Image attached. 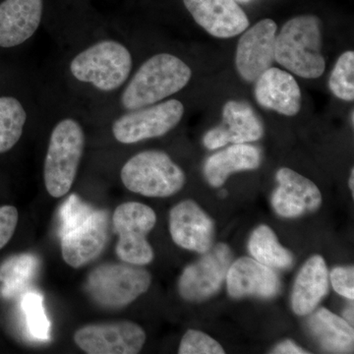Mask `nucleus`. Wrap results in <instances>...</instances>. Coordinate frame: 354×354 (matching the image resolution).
I'll return each instance as SVG.
<instances>
[{"instance_id": "obj_21", "label": "nucleus", "mask_w": 354, "mask_h": 354, "mask_svg": "<svg viewBox=\"0 0 354 354\" xmlns=\"http://www.w3.org/2000/svg\"><path fill=\"white\" fill-rule=\"evenodd\" d=\"M327 266L321 256L310 258L298 272L291 295V306L295 314L312 313L329 288Z\"/></svg>"}, {"instance_id": "obj_16", "label": "nucleus", "mask_w": 354, "mask_h": 354, "mask_svg": "<svg viewBox=\"0 0 354 354\" xmlns=\"http://www.w3.org/2000/svg\"><path fill=\"white\" fill-rule=\"evenodd\" d=\"M183 1L195 22L215 38H234L250 25L246 13L234 0Z\"/></svg>"}, {"instance_id": "obj_34", "label": "nucleus", "mask_w": 354, "mask_h": 354, "mask_svg": "<svg viewBox=\"0 0 354 354\" xmlns=\"http://www.w3.org/2000/svg\"><path fill=\"white\" fill-rule=\"evenodd\" d=\"M349 188H351V192H354V169H351V177H349Z\"/></svg>"}, {"instance_id": "obj_3", "label": "nucleus", "mask_w": 354, "mask_h": 354, "mask_svg": "<svg viewBox=\"0 0 354 354\" xmlns=\"http://www.w3.org/2000/svg\"><path fill=\"white\" fill-rule=\"evenodd\" d=\"M192 69L177 55L160 51L136 65L129 80L111 101L90 113L93 123L123 111L171 99L189 84Z\"/></svg>"}, {"instance_id": "obj_22", "label": "nucleus", "mask_w": 354, "mask_h": 354, "mask_svg": "<svg viewBox=\"0 0 354 354\" xmlns=\"http://www.w3.org/2000/svg\"><path fill=\"white\" fill-rule=\"evenodd\" d=\"M262 162L260 149L246 144H234L214 153L204 165V176L209 185L220 187L228 176L237 171H253Z\"/></svg>"}, {"instance_id": "obj_26", "label": "nucleus", "mask_w": 354, "mask_h": 354, "mask_svg": "<svg viewBox=\"0 0 354 354\" xmlns=\"http://www.w3.org/2000/svg\"><path fill=\"white\" fill-rule=\"evenodd\" d=\"M30 335L38 341H48L50 322L46 317L43 297L37 292L26 293L21 302Z\"/></svg>"}, {"instance_id": "obj_8", "label": "nucleus", "mask_w": 354, "mask_h": 354, "mask_svg": "<svg viewBox=\"0 0 354 354\" xmlns=\"http://www.w3.org/2000/svg\"><path fill=\"white\" fill-rule=\"evenodd\" d=\"M151 283L150 272L137 265L104 264L88 274L86 290L102 308L120 309L145 293Z\"/></svg>"}, {"instance_id": "obj_36", "label": "nucleus", "mask_w": 354, "mask_h": 354, "mask_svg": "<svg viewBox=\"0 0 354 354\" xmlns=\"http://www.w3.org/2000/svg\"><path fill=\"white\" fill-rule=\"evenodd\" d=\"M353 114H354V113H353V111H351V125H353V122H354V121H353Z\"/></svg>"}, {"instance_id": "obj_10", "label": "nucleus", "mask_w": 354, "mask_h": 354, "mask_svg": "<svg viewBox=\"0 0 354 354\" xmlns=\"http://www.w3.org/2000/svg\"><path fill=\"white\" fill-rule=\"evenodd\" d=\"M50 12L46 0H1L0 50H20L32 43Z\"/></svg>"}, {"instance_id": "obj_28", "label": "nucleus", "mask_w": 354, "mask_h": 354, "mask_svg": "<svg viewBox=\"0 0 354 354\" xmlns=\"http://www.w3.org/2000/svg\"><path fill=\"white\" fill-rule=\"evenodd\" d=\"M77 194H71L64 203L59 211V236H64L67 232L82 225L91 214L94 212Z\"/></svg>"}, {"instance_id": "obj_24", "label": "nucleus", "mask_w": 354, "mask_h": 354, "mask_svg": "<svg viewBox=\"0 0 354 354\" xmlns=\"http://www.w3.org/2000/svg\"><path fill=\"white\" fill-rule=\"evenodd\" d=\"M248 249L254 259L268 267L286 269L292 265V254L279 243L276 234L267 225H260L254 230Z\"/></svg>"}, {"instance_id": "obj_6", "label": "nucleus", "mask_w": 354, "mask_h": 354, "mask_svg": "<svg viewBox=\"0 0 354 354\" xmlns=\"http://www.w3.org/2000/svg\"><path fill=\"white\" fill-rule=\"evenodd\" d=\"M121 183L146 197L172 196L183 189L186 176L165 151L146 150L128 158L120 169Z\"/></svg>"}, {"instance_id": "obj_30", "label": "nucleus", "mask_w": 354, "mask_h": 354, "mask_svg": "<svg viewBox=\"0 0 354 354\" xmlns=\"http://www.w3.org/2000/svg\"><path fill=\"white\" fill-rule=\"evenodd\" d=\"M333 288L342 297L353 300L354 269L353 267H337L330 274Z\"/></svg>"}, {"instance_id": "obj_9", "label": "nucleus", "mask_w": 354, "mask_h": 354, "mask_svg": "<svg viewBox=\"0 0 354 354\" xmlns=\"http://www.w3.org/2000/svg\"><path fill=\"white\" fill-rule=\"evenodd\" d=\"M157 216L151 207L138 202L123 203L114 211V232L118 235L116 254L127 264L143 266L153 260L147 235L155 227Z\"/></svg>"}, {"instance_id": "obj_29", "label": "nucleus", "mask_w": 354, "mask_h": 354, "mask_svg": "<svg viewBox=\"0 0 354 354\" xmlns=\"http://www.w3.org/2000/svg\"><path fill=\"white\" fill-rule=\"evenodd\" d=\"M179 354H223L225 349L209 335L196 330H189L183 335Z\"/></svg>"}, {"instance_id": "obj_4", "label": "nucleus", "mask_w": 354, "mask_h": 354, "mask_svg": "<svg viewBox=\"0 0 354 354\" xmlns=\"http://www.w3.org/2000/svg\"><path fill=\"white\" fill-rule=\"evenodd\" d=\"M322 23L315 15L291 18L277 34L274 62L304 79L323 75L326 59L322 53Z\"/></svg>"}, {"instance_id": "obj_17", "label": "nucleus", "mask_w": 354, "mask_h": 354, "mask_svg": "<svg viewBox=\"0 0 354 354\" xmlns=\"http://www.w3.org/2000/svg\"><path fill=\"white\" fill-rule=\"evenodd\" d=\"M169 230L174 243L181 248L204 254L213 245V221L191 200H184L171 209Z\"/></svg>"}, {"instance_id": "obj_7", "label": "nucleus", "mask_w": 354, "mask_h": 354, "mask_svg": "<svg viewBox=\"0 0 354 354\" xmlns=\"http://www.w3.org/2000/svg\"><path fill=\"white\" fill-rule=\"evenodd\" d=\"M44 79L32 74L11 93L0 94V153L18 145L29 125L41 122Z\"/></svg>"}, {"instance_id": "obj_33", "label": "nucleus", "mask_w": 354, "mask_h": 354, "mask_svg": "<svg viewBox=\"0 0 354 354\" xmlns=\"http://www.w3.org/2000/svg\"><path fill=\"white\" fill-rule=\"evenodd\" d=\"M353 306H348V308L346 309V311L344 312V318L348 320V323L353 324Z\"/></svg>"}, {"instance_id": "obj_1", "label": "nucleus", "mask_w": 354, "mask_h": 354, "mask_svg": "<svg viewBox=\"0 0 354 354\" xmlns=\"http://www.w3.org/2000/svg\"><path fill=\"white\" fill-rule=\"evenodd\" d=\"M76 13H50L46 27L59 48L51 78L88 113L113 99L134 71V53L113 24L77 8Z\"/></svg>"}, {"instance_id": "obj_14", "label": "nucleus", "mask_w": 354, "mask_h": 354, "mask_svg": "<svg viewBox=\"0 0 354 354\" xmlns=\"http://www.w3.org/2000/svg\"><path fill=\"white\" fill-rule=\"evenodd\" d=\"M264 124L252 106L243 101H228L223 104V123L209 130L203 144L209 150H216L227 144H246L264 136Z\"/></svg>"}, {"instance_id": "obj_11", "label": "nucleus", "mask_w": 354, "mask_h": 354, "mask_svg": "<svg viewBox=\"0 0 354 354\" xmlns=\"http://www.w3.org/2000/svg\"><path fill=\"white\" fill-rule=\"evenodd\" d=\"M74 342L88 354H136L145 344L146 333L129 321L90 324L76 330Z\"/></svg>"}, {"instance_id": "obj_5", "label": "nucleus", "mask_w": 354, "mask_h": 354, "mask_svg": "<svg viewBox=\"0 0 354 354\" xmlns=\"http://www.w3.org/2000/svg\"><path fill=\"white\" fill-rule=\"evenodd\" d=\"M184 114L183 102L171 97L145 108L123 111L93 125L106 130L116 143L129 146L169 134L181 122Z\"/></svg>"}, {"instance_id": "obj_20", "label": "nucleus", "mask_w": 354, "mask_h": 354, "mask_svg": "<svg viewBox=\"0 0 354 354\" xmlns=\"http://www.w3.org/2000/svg\"><path fill=\"white\" fill-rule=\"evenodd\" d=\"M225 279L228 293L234 298L249 295L276 297L281 286L278 274L271 268L248 257L241 258L230 265Z\"/></svg>"}, {"instance_id": "obj_25", "label": "nucleus", "mask_w": 354, "mask_h": 354, "mask_svg": "<svg viewBox=\"0 0 354 354\" xmlns=\"http://www.w3.org/2000/svg\"><path fill=\"white\" fill-rule=\"evenodd\" d=\"M38 260L31 254H20L7 259L0 267L1 295L10 298L24 290L38 268Z\"/></svg>"}, {"instance_id": "obj_19", "label": "nucleus", "mask_w": 354, "mask_h": 354, "mask_svg": "<svg viewBox=\"0 0 354 354\" xmlns=\"http://www.w3.org/2000/svg\"><path fill=\"white\" fill-rule=\"evenodd\" d=\"M259 106L286 116H295L301 109V88L295 77L285 70L271 67L261 74L254 88Z\"/></svg>"}, {"instance_id": "obj_23", "label": "nucleus", "mask_w": 354, "mask_h": 354, "mask_svg": "<svg viewBox=\"0 0 354 354\" xmlns=\"http://www.w3.org/2000/svg\"><path fill=\"white\" fill-rule=\"evenodd\" d=\"M308 326L312 335L329 353H344L353 351V328L348 321L330 310L319 309L309 319Z\"/></svg>"}, {"instance_id": "obj_35", "label": "nucleus", "mask_w": 354, "mask_h": 354, "mask_svg": "<svg viewBox=\"0 0 354 354\" xmlns=\"http://www.w3.org/2000/svg\"><path fill=\"white\" fill-rule=\"evenodd\" d=\"M221 197L225 198L227 196V190H221L220 193Z\"/></svg>"}, {"instance_id": "obj_31", "label": "nucleus", "mask_w": 354, "mask_h": 354, "mask_svg": "<svg viewBox=\"0 0 354 354\" xmlns=\"http://www.w3.org/2000/svg\"><path fill=\"white\" fill-rule=\"evenodd\" d=\"M18 211L13 206L0 207V249L12 239L16 227H17Z\"/></svg>"}, {"instance_id": "obj_27", "label": "nucleus", "mask_w": 354, "mask_h": 354, "mask_svg": "<svg viewBox=\"0 0 354 354\" xmlns=\"http://www.w3.org/2000/svg\"><path fill=\"white\" fill-rule=\"evenodd\" d=\"M330 92L346 102L354 100V51L342 53L337 59L329 79Z\"/></svg>"}, {"instance_id": "obj_2", "label": "nucleus", "mask_w": 354, "mask_h": 354, "mask_svg": "<svg viewBox=\"0 0 354 354\" xmlns=\"http://www.w3.org/2000/svg\"><path fill=\"white\" fill-rule=\"evenodd\" d=\"M41 118L48 127L43 177L48 194L62 198L75 183L93 124L87 108L55 82L44 79Z\"/></svg>"}, {"instance_id": "obj_15", "label": "nucleus", "mask_w": 354, "mask_h": 354, "mask_svg": "<svg viewBox=\"0 0 354 354\" xmlns=\"http://www.w3.org/2000/svg\"><path fill=\"white\" fill-rule=\"evenodd\" d=\"M109 230L108 212L94 211L82 225L60 237L66 264L79 269L99 257L108 242Z\"/></svg>"}, {"instance_id": "obj_18", "label": "nucleus", "mask_w": 354, "mask_h": 354, "mask_svg": "<svg viewBox=\"0 0 354 354\" xmlns=\"http://www.w3.org/2000/svg\"><path fill=\"white\" fill-rule=\"evenodd\" d=\"M279 186L272 197V205L278 215L297 218L316 211L322 203V195L315 183L288 167L276 174Z\"/></svg>"}, {"instance_id": "obj_13", "label": "nucleus", "mask_w": 354, "mask_h": 354, "mask_svg": "<svg viewBox=\"0 0 354 354\" xmlns=\"http://www.w3.org/2000/svg\"><path fill=\"white\" fill-rule=\"evenodd\" d=\"M278 25L266 18L243 32L235 55V66L244 81L254 83L274 62Z\"/></svg>"}, {"instance_id": "obj_12", "label": "nucleus", "mask_w": 354, "mask_h": 354, "mask_svg": "<svg viewBox=\"0 0 354 354\" xmlns=\"http://www.w3.org/2000/svg\"><path fill=\"white\" fill-rule=\"evenodd\" d=\"M232 258V250L227 244L218 243L209 249L201 259L184 270L178 283L181 297L194 302L213 297L227 278Z\"/></svg>"}, {"instance_id": "obj_32", "label": "nucleus", "mask_w": 354, "mask_h": 354, "mask_svg": "<svg viewBox=\"0 0 354 354\" xmlns=\"http://www.w3.org/2000/svg\"><path fill=\"white\" fill-rule=\"evenodd\" d=\"M277 354H306L308 351H305L304 348H299L295 342L291 341H285L279 344L272 351Z\"/></svg>"}]
</instances>
